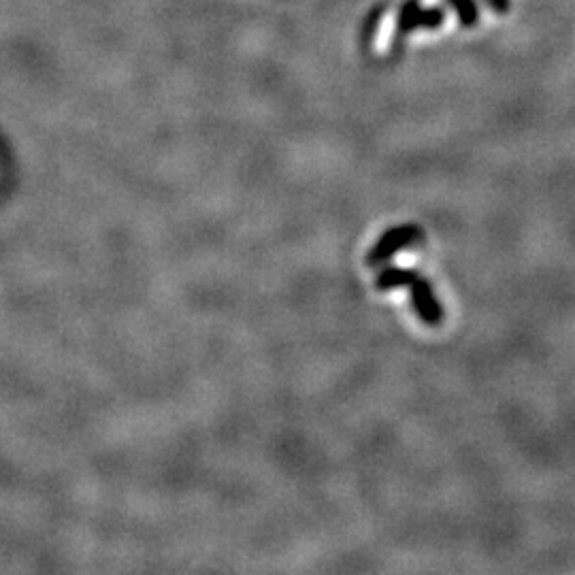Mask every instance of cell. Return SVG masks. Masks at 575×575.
Wrapping results in <instances>:
<instances>
[{
    "label": "cell",
    "mask_w": 575,
    "mask_h": 575,
    "mask_svg": "<svg viewBox=\"0 0 575 575\" xmlns=\"http://www.w3.org/2000/svg\"><path fill=\"white\" fill-rule=\"evenodd\" d=\"M486 3L495 9L499 15H505L509 9V0H486Z\"/></svg>",
    "instance_id": "1"
}]
</instances>
